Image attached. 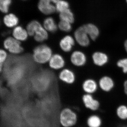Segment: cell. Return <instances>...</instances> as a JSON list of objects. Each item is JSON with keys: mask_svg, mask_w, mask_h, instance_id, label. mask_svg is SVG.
<instances>
[{"mask_svg": "<svg viewBox=\"0 0 127 127\" xmlns=\"http://www.w3.org/2000/svg\"><path fill=\"white\" fill-rule=\"evenodd\" d=\"M124 49H125V51L127 53V39L125 40V41H124Z\"/></svg>", "mask_w": 127, "mask_h": 127, "instance_id": "cell-29", "label": "cell"}, {"mask_svg": "<svg viewBox=\"0 0 127 127\" xmlns=\"http://www.w3.org/2000/svg\"><path fill=\"white\" fill-rule=\"evenodd\" d=\"M123 88L124 93L127 96V79L124 82Z\"/></svg>", "mask_w": 127, "mask_h": 127, "instance_id": "cell-28", "label": "cell"}, {"mask_svg": "<svg viewBox=\"0 0 127 127\" xmlns=\"http://www.w3.org/2000/svg\"><path fill=\"white\" fill-rule=\"evenodd\" d=\"M74 36L77 42L81 46L86 47L90 45L91 39L83 26L80 27L75 31Z\"/></svg>", "mask_w": 127, "mask_h": 127, "instance_id": "cell-4", "label": "cell"}, {"mask_svg": "<svg viewBox=\"0 0 127 127\" xmlns=\"http://www.w3.org/2000/svg\"><path fill=\"white\" fill-rule=\"evenodd\" d=\"M98 87L102 91L108 93L112 91L115 86V82L113 79L108 76L102 77L98 82Z\"/></svg>", "mask_w": 127, "mask_h": 127, "instance_id": "cell-7", "label": "cell"}, {"mask_svg": "<svg viewBox=\"0 0 127 127\" xmlns=\"http://www.w3.org/2000/svg\"><path fill=\"white\" fill-rule=\"evenodd\" d=\"M75 41L72 36H66L61 40L60 46L63 51L66 52L70 51L75 45Z\"/></svg>", "mask_w": 127, "mask_h": 127, "instance_id": "cell-13", "label": "cell"}, {"mask_svg": "<svg viewBox=\"0 0 127 127\" xmlns=\"http://www.w3.org/2000/svg\"><path fill=\"white\" fill-rule=\"evenodd\" d=\"M82 101L84 107L92 112H96L100 109V102L92 94L85 93L82 96Z\"/></svg>", "mask_w": 127, "mask_h": 127, "instance_id": "cell-3", "label": "cell"}, {"mask_svg": "<svg viewBox=\"0 0 127 127\" xmlns=\"http://www.w3.org/2000/svg\"><path fill=\"white\" fill-rule=\"evenodd\" d=\"M34 36L35 40L39 42H42L45 40L48 37L47 32L41 26L36 30Z\"/></svg>", "mask_w": 127, "mask_h": 127, "instance_id": "cell-18", "label": "cell"}, {"mask_svg": "<svg viewBox=\"0 0 127 127\" xmlns=\"http://www.w3.org/2000/svg\"><path fill=\"white\" fill-rule=\"evenodd\" d=\"M59 17L61 20L72 23L74 22V17L72 11L69 9L60 13Z\"/></svg>", "mask_w": 127, "mask_h": 127, "instance_id": "cell-21", "label": "cell"}, {"mask_svg": "<svg viewBox=\"0 0 127 127\" xmlns=\"http://www.w3.org/2000/svg\"><path fill=\"white\" fill-rule=\"evenodd\" d=\"M116 65L119 68L122 69L123 73L127 74V58L119 59L117 62Z\"/></svg>", "mask_w": 127, "mask_h": 127, "instance_id": "cell-24", "label": "cell"}, {"mask_svg": "<svg viewBox=\"0 0 127 127\" xmlns=\"http://www.w3.org/2000/svg\"><path fill=\"white\" fill-rule=\"evenodd\" d=\"M84 127V126H82V125H80V126H78V127Z\"/></svg>", "mask_w": 127, "mask_h": 127, "instance_id": "cell-30", "label": "cell"}, {"mask_svg": "<svg viewBox=\"0 0 127 127\" xmlns=\"http://www.w3.org/2000/svg\"><path fill=\"white\" fill-rule=\"evenodd\" d=\"M59 78L63 81L68 84H72L75 82L76 77L74 72L69 69H65L61 72Z\"/></svg>", "mask_w": 127, "mask_h": 127, "instance_id": "cell-15", "label": "cell"}, {"mask_svg": "<svg viewBox=\"0 0 127 127\" xmlns=\"http://www.w3.org/2000/svg\"><path fill=\"white\" fill-rule=\"evenodd\" d=\"M41 25L36 21H33L27 25V30L28 34L31 36L34 35L37 29Z\"/></svg>", "mask_w": 127, "mask_h": 127, "instance_id": "cell-22", "label": "cell"}, {"mask_svg": "<svg viewBox=\"0 0 127 127\" xmlns=\"http://www.w3.org/2000/svg\"><path fill=\"white\" fill-rule=\"evenodd\" d=\"M59 0H40L38 8L43 14L48 15L52 14L56 11V7L52 3L56 4Z\"/></svg>", "mask_w": 127, "mask_h": 127, "instance_id": "cell-6", "label": "cell"}, {"mask_svg": "<svg viewBox=\"0 0 127 127\" xmlns=\"http://www.w3.org/2000/svg\"><path fill=\"white\" fill-rule=\"evenodd\" d=\"M86 127H102L103 120L102 117L96 113L89 115L85 120Z\"/></svg>", "mask_w": 127, "mask_h": 127, "instance_id": "cell-10", "label": "cell"}, {"mask_svg": "<svg viewBox=\"0 0 127 127\" xmlns=\"http://www.w3.org/2000/svg\"><path fill=\"white\" fill-rule=\"evenodd\" d=\"M58 26L59 29L63 31L69 32L72 29L71 23L65 21H61L59 22Z\"/></svg>", "mask_w": 127, "mask_h": 127, "instance_id": "cell-26", "label": "cell"}, {"mask_svg": "<svg viewBox=\"0 0 127 127\" xmlns=\"http://www.w3.org/2000/svg\"><path fill=\"white\" fill-rule=\"evenodd\" d=\"M92 58L94 64L98 67L105 65L109 61V56L106 53L99 51L94 52Z\"/></svg>", "mask_w": 127, "mask_h": 127, "instance_id": "cell-8", "label": "cell"}, {"mask_svg": "<svg viewBox=\"0 0 127 127\" xmlns=\"http://www.w3.org/2000/svg\"><path fill=\"white\" fill-rule=\"evenodd\" d=\"M4 45L5 48L13 54H18L23 51V48L19 41L12 37H9L5 39Z\"/></svg>", "mask_w": 127, "mask_h": 127, "instance_id": "cell-5", "label": "cell"}, {"mask_svg": "<svg viewBox=\"0 0 127 127\" xmlns=\"http://www.w3.org/2000/svg\"><path fill=\"white\" fill-rule=\"evenodd\" d=\"M49 65L51 68L59 69L62 68L65 65V61L63 57L58 54L52 56L50 60Z\"/></svg>", "mask_w": 127, "mask_h": 127, "instance_id": "cell-14", "label": "cell"}, {"mask_svg": "<svg viewBox=\"0 0 127 127\" xmlns=\"http://www.w3.org/2000/svg\"><path fill=\"white\" fill-rule=\"evenodd\" d=\"M59 122L62 127H76L79 123V116L76 111L69 107H65L60 112Z\"/></svg>", "mask_w": 127, "mask_h": 127, "instance_id": "cell-1", "label": "cell"}, {"mask_svg": "<svg viewBox=\"0 0 127 127\" xmlns=\"http://www.w3.org/2000/svg\"><path fill=\"white\" fill-rule=\"evenodd\" d=\"M0 67L2 66V64L4 62L6 59L7 54L4 50H1L0 51Z\"/></svg>", "mask_w": 127, "mask_h": 127, "instance_id": "cell-27", "label": "cell"}, {"mask_svg": "<svg viewBox=\"0 0 127 127\" xmlns=\"http://www.w3.org/2000/svg\"><path fill=\"white\" fill-rule=\"evenodd\" d=\"M83 26L91 40H96L100 34V31L98 28L92 23H88Z\"/></svg>", "mask_w": 127, "mask_h": 127, "instance_id": "cell-12", "label": "cell"}, {"mask_svg": "<svg viewBox=\"0 0 127 127\" xmlns=\"http://www.w3.org/2000/svg\"><path fill=\"white\" fill-rule=\"evenodd\" d=\"M44 28L48 31L54 32L57 30V27L55 20L51 17H48L45 20L43 23Z\"/></svg>", "mask_w": 127, "mask_h": 127, "instance_id": "cell-20", "label": "cell"}, {"mask_svg": "<svg viewBox=\"0 0 127 127\" xmlns=\"http://www.w3.org/2000/svg\"><path fill=\"white\" fill-rule=\"evenodd\" d=\"M4 22L7 27H14L18 23V18L14 14H9L5 16L4 18Z\"/></svg>", "mask_w": 127, "mask_h": 127, "instance_id": "cell-19", "label": "cell"}, {"mask_svg": "<svg viewBox=\"0 0 127 127\" xmlns=\"http://www.w3.org/2000/svg\"><path fill=\"white\" fill-rule=\"evenodd\" d=\"M126 0V2H127V0Z\"/></svg>", "mask_w": 127, "mask_h": 127, "instance_id": "cell-31", "label": "cell"}, {"mask_svg": "<svg viewBox=\"0 0 127 127\" xmlns=\"http://www.w3.org/2000/svg\"><path fill=\"white\" fill-rule=\"evenodd\" d=\"M69 5L68 2L65 1L59 0L56 4V10L58 12H62L68 9Z\"/></svg>", "mask_w": 127, "mask_h": 127, "instance_id": "cell-23", "label": "cell"}, {"mask_svg": "<svg viewBox=\"0 0 127 127\" xmlns=\"http://www.w3.org/2000/svg\"><path fill=\"white\" fill-rule=\"evenodd\" d=\"M11 0H0V9L3 13H6L9 11V6Z\"/></svg>", "mask_w": 127, "mask_h": 127, "instance_id": "cell-25", "label": "cell"}, {"mask_svg": "<svg viewBox=\"0 0 127 127\" xmlns=\"http://www.w3.org/2000/svg\"><path fill=\"white\" fill-rule=\"evenodd\" d=\"M71 61L74 65L82 67L85 65L87 61L86 55L80 51L73 52L71 55Z\"/></svg>", "mask_w": 127, "mask_h": 127, "instance_id": "cell-9", "label": "cell"}, {"mask_svg": "<svg viewBox=\"0 0 127 127\" xmlns=\"http://www.w3.org/2000/svg\"><path fill=\"white\" fill-rule=\"evenodd\" d=\"M83 90L86 94H92L95 93L98 88V83L94 79L88 78L83 83Z\"/></svg>", "mask_w": 127, "mask_h": 127, "instance_id": "cell-11", "label": "cell"}, {"mask_svg": "<svg viewBox=\"0 0 127 127\" xmlns=\"http://www.w3.org/2000/svg\"><path fill=\"white\" fill-rule=\"evenodd\" d=\"M52 54V51L50 47L46 45H40L34 49L33 57L37 63H45L51 59Z\"/></svg>", "mask_w": 127, "mask_h": 127, "instance_id": "cell-2", "label": "cell"}, {"mask_svg": "<svg viewBox=\"0 0 127 127\" xmlns=\"http://www.w3.org/2000/svg\"><path fill=\"white\" fill-rule=\"evenodd\" d=\"M13 35L18 41H24L27 39V32L21 26H17L13 31Z\"/></svg>", "mask_w": 127, "mask_h": 127, "instance_id": "cell-17", "label": "cell"}, {"mask_svg": "<svg viewBox=\"0 0 127 127\" xmlns=\"http://www.w3.org/2000/svg\"><path fill=\"white\" fill-rule=\"evenodd\" d=\"M116 117L122 122L127 121V105L124 104L118 105L115 110Z\"/></svg>", "mask_w": 127, "mask_h": 127, "instance_id": "cell-16", "label": "cell"}]
</instances>
